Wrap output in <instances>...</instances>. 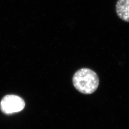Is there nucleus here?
<instances>
[{
    "label": "nucleus",
    "mask_w": 129,
    "mask_h": 129,
    "mask_svg": "<svg viewBox=\"0 0 129 129\" xmlns=\"http://www.w3.org/2000/svg\"><path fill=\"white\" fill-rule=\"evenodd\" d=\"M73 84L76 90L83 94H91L97 90L100 84L96 73L90 68H82L73 76Z\"/></svg>",
    "instance_id": "obj_1"
},
{
    "label": "nucleus",
    "mask_w": 129,
    "mask_h": 129,
    "mask_svg": "<svg viewBox=\"0 0 129 129\" xmlns=\"http://www.w3.org/2000/svg\"><path fill=\"white\" fill-rule=\"evenodd\" d=\"M25 102L20 97L8 95L4 97L1 102V109L6 114H11L22 110Z\"/></svg>",
    "instance_id": "obj_2"
},
{
    "label": "nucleus",
    "mask_w": 129,
    "mask_h": 129,
    "mask_svg": "<svg viewBox=\"0 0 129 129\" xmlns=\"http://www.w3.org/2000/svg\"><path fill=\"white\" fill-rule=\"evenodd\" d=\"M116 11L120 19L129 22V0H118L116 5Z\"/></svg>",
    "instance_id": "obj_3"
}]
</instances>
